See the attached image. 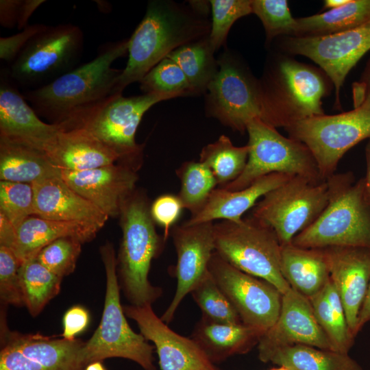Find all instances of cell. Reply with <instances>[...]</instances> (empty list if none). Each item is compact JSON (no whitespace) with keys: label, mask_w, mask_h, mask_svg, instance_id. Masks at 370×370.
Listing matches in <instances>:
<instances>
[{"label":"cell","mask_w":370,"mask_h":370,"mask_svg":"<svg viewBox=\"0 0 370 370\" xmlns=\"http://www.w3.org/2000/svg\"><path fill=\"white\" fill-rule=\"evenodd\" d=\"M214 52L207 36L178 47L167 58L180 67L196 95L207 91L217 72Z\"/></svg>","instance_id":"cell-33"},{"label":"cell","mask_w":370,"mask_h":370,"mask_svg":"<svg viewBox=\"0 0 370 370\" xmlns=\"http://www.w3.org/2000/svg\"><path fill=\"white\" fill-rule=\"evenodd\" d=\"M208 271L242 323L264 334L276 322L282 295L267 281L245 273L213 252Z\"/></svg>","instance_id":"cell-14"},{"label":"cell","mask_w":370,"mask_h":370,"mask_svg":"<svg viewBox=\"0 0 370 370\" xmlns=\"http://www.w3.org/2000/svg\"><path fill=\"white\" fill-rule=\"evenodd\" d=\"M183 209L179 197L169 193L160 195L150 205L152 219L164 230V241L171 234V231L178 221Z\"/></svg>","instance_id":"cell-44"},{"label":"cell","mask_w":370,"mask_h":370,"mask_svg":"<svg viewBox=\"0 0 370 370\" xmlns=\"http://www.w3.org/2000/svg\"><path fill=\"white\" fill-rule=\"evenodd\" d=\"M84 343L11 331L1 321L0 370H84Z\"/></svg>","instance_id":"cell-16"},{"label":"cell","mask_w":370,"mask_h":370,"mask_svg":"<svg viewBox=\"0 0 370 370\" xmlns=\"http://www.w3.org/2000/svg\"><path fill=\"white\" fill-rule=\"evenodd\" d=\"M349 0H325L323 1V9L332 10L341 7L347 3Z\"/></svg>","instance_id":"cell-52"},{"label":"cell","mask_w":370,"mask_h":370,"mask_svg":"<svg viewBox=\"0 0 370 370\" xmlns=\"http://www.w3.org/2000/svg\"><path fill=\"white\" fill-rule=\"evenodd\" d=\"M48 27L43 24H34L14 35L1 37L0 58L8 62H13L29 41Z\"/></svg>","instance_id":"cell-45"},{"label":"cell","mask_w":370,"mask_h":370,"mask_svg":"<svg viewBox=\"0 0 370 370\" xmlns=\"http://www.w3.org/2000/svg\"><path fill=\"white\" fill-rule=\"evenodd\" d=\"M366 173L362 177L364 194L367 201L370 204V138L365 147Z\"/></svg>","instance_id":"cell-51"},{"label":"cell","mask_w":370,"mask_h":370,"mask_svg":"<svg viewBox=\"0 0 370 370\" xmlns=\"http://www.w3.org/2000/svg\"><path fill=\"white\" fill-rule=\"evenodd\" d=\"M214 251L238 269L262 279L282 295L291 286L280 269L282 245L273 230L249 216L214 223Z\"/></svg>","instance_id":"cell-7"},{"label":"cell","mask_w":370,"mask_h":370,"mask_svg":"<svg viewBox=\"0 0 370 370\" xmlns=\"http://www.w3.org/2000/svg\"><path fill=\"white\" fill-rule=\"evenodd\" d=\"M0 213L16 228L34 215L32 184L0 181Z\"/></svg>","instance_id":"cell-40"},{"label":"cell","mask_w":370,"mask_h":370,"mask_svg":"<svg viewBox=\"0 0 370 370\" xmlns=\"http://www.w3.org/2000/svg\"><path fill=\"white\" fill-rule=\"evenodd\" d=\"M249 156L247 145L234 146L230 138L221 135L212 143L204 147L199 161L213 173L219 188H223L236 180L243 173Z\"/></svg>","instance_id":"cell-35"},{"label":"cell","mask_w":370,"mask_h":370,"mask_svg":"<svg viewBox=\"0 0 370 370\" xmlns=\"http://www.w3.org/2000/svg\"><path fill=\"white\" fill-rule=\"evenodd\" d=\"M84 370H107L102 361H95L88 364Z\"/></svg>","instance_id":"cell-53"},{"label":"cell","mask_w":370,"mask_h":370,"mask_svg":"<svg viewBox=\"0 0 370 370\" xmlns=\"http://www.w3.org/2000/svg\"><path fill=\"white\" fill-rule=\"evenodd\" d=\"M41 150L25 143L0 137V180L32 184L52 177H60Z\"/></svg>","instance_id":"cell-29"},{"label":"cell","mask_w":370,"mask_h":370,"mask_svg":"<svg viewBox=\"0 0 370 370\" xmlns=\"http://www.w3.org/2000/svg\"><path fill=\"white\" fill-rule=\"evenodd\" d=\"M21 264L10 248L0 245V297L4 304L25 306L19 278Z\"/></svg>","instance_id":"cell-43"},{"label":"cell","mask_w":370,"mask_h":370,"mask_svg":"<svg viewBox=\"0 0 370 370\" xmlns=\"http://www.w3.org/2000/svg\"><path fill=\"white\" fill-rule=\"evenodd\" d=\"M249 156L241 175L223 188L243 189L260 178L275 173L301 176L315 182L321 177L317 162L303 143L286 137L260 118L247 127Z\"/></svg>","instance_id":"cell-8"},{"label":"cell","mask_w":370,"mask_h":370,"mask_svg":"<svg viewBox=\"0 0 370 370\" xmlns=\"http://www.w3.org/2000/svg\"><path fill=\"white\" fill-rule=\"evenodd\" d=\"M202 317L227 323H242L234 308L210 273L190 292Z\"/></svg>","instance_id":"cell-37"},{"label":"cell","mask_w":370,"mask_h":370,"mask_svg":"<svg viewBox=\"0 0 370 370\" xmlns=\"http://www.w3.org/2000/svg\"><path fill=\"white\" fill-rule=\"evenodd\" d=\"M60 177L108 217H119L138 180L136 169L124 164L84 171L61 170Z\"/></svg>","instance_id":"cell-20"},{"label":"cell","mask_w":370,"mask_h":370,"mask_svg":"<svg viewBox=\"0 0 370 370\" xmlns=\"http://www.w3.org/2000/svg\"><path fill=\"white\" fill-rule=\"evenodd\" d=\"M288 370H363L348 354L305 345L277 348L265 358Z\"/></svg>","instance_id":"cell-30"},{"label":"cell","mask_w":370,"mask_h":370,"mask_svg":"<svg viewBox=\"0 0 370 370\" xmlns=\"http://www.w3.org/2000/svg\"><path fill=\"white\" fill-rule=\"evenodd\" d=\"M270 370H288V369H286V367H282V366H279L278 368H274V369H271Z\"/></svg>","instance_id":"cell-54"},{"label":"cell","mask_w":370,"mask_h":370,"mask_svg":"<svg viewBox=\"0 0 370 370\" xmlns=\"http://www.w3.org/2000/svg\"><path fill=\"white\" fill-rule=\"evenodd\" d=\"M61 170L84 171L114 164L120 153L80 127H65L42 150Z\"/></svg>","instance_id":"cell-23"},{"label":"cell","mask_w":370,"mask_h":370,"mask_svg":"<svg viewBox=\"0 0 370 370\" xmlns=\"http://www.w3.org/2000/svg\"><path fill=\"white\" fill-rule=\"evenodd\" d=\"M288 137L312 152L321 177L335 173L339 161L354 146L370 138V104L334 115L310 117L285 128Z\"/></svg>","instance_id":"cell-11"},{"label":"cell","mask_w":370,"mask_h":370,"mask_svg":"<svg viewBox=\"0 0 370 370\" xmlns=\"http://www.w3.org/2000/svg\"><path fill=\"white\" fill-rule=\"evenodd\" d=\"M212 22L208 36L214 51L225 42L232 25L240 18L252 14L251 0L210 1Z\"/></svg>","instance_id":"cell-39"},{"label":"cell","mask_w":370,"mask_h":370,"mask_svg":"<svg viewBox=\"0 0 370 370\" xmlns=\"http://www.w3.org/2000/svg\"><path fill=\"white\" fill-rule=\"evenodd\" d=\"M207 89V114L234 131L244 133L261 114L259 80L241 60L226 51Z\"/></svg>","instance_id":"cell-12"},{"label":"cell","mask_w":370,"mask_h":370,"mask_svg":"<svg viewBox=\"0 0 370 370\" xmlns=\"http://www.w3.org/2000/svg\"><path fill=\"white\" fill-rule=\"evenodd\" d=\"M258 80L260 119L275 128L325 114L323 99L334 88L321 69L282 54L271 57Z\"/></svg>","instance_id":"cell-3"},{"label":"cell","mask_w":370,"mask_h":370,"mask_svg":"<svg viewBox=\"0 0 370 370\" xmlns=\"http://www.w3.org/2000/svg\"><path fill=\"white\" fill-rule=\"evenodd\" d=\"M64 123H46L27 103L23 95L1 79L0 137L25 143L40 150L65 128Z\"/></svg>","instance_id":"cell-24"},{"label":"cell","mask_w":370,"mask_h":370,"mask_svg":"<svg viewBox=\"0 0 370 370\" xmlns=\"http://www.w3.org/2000/svg\"><path fill=\"white\" fill-rule=\"evenodd\" d=\"M285 52L304 56L319 66L332 82L335 106L341 109L340 91L347 75L370 50V20L340 33L320 36H286Z\"/></svg>","instance_id":"cell-15"},{"label":"cell","mask_w":370,"mask_h":370,"mask_svg":"<svg viewBox=\"0 0 370 370\" xmlns=\"http://www.w3.org/2000/svg\"><path fill=\"white\" fill-rule=\"evenodd\" d=\"M139 83L145 93L162 92L178 97L195 95L182 70L167 57L150 70Z\"/></svg>","instance_id":"cell-38"},{"label":"cell","mask_w":370,"mask_h":370,"mask_svg":"<svg viewBox=\"0 0 370 370\" xmlns=\"http://www.w3.org/2000/svg\"><path fill=\"white\" fill-rule=\"evenodd\" d=\"M328 198L326 180L315 182L293 176L263 196L250 216L271 228L282 246L291 243L318 219Z\"/></svg>","instance_id":"cell-10"},{"label":"cell","mask_w":370,"mask_h":370,"mask_svg":"<svg viewBox=\"0 0 370 370\" xmlns=\"http://www.w3.org/2000/svg\"><path fill=\"white\" fill-rule=\"evenodd\" d=\"M122 239L118 257L121 286L131 305H151L162 293L148 275L151 261L165 242L157 233L145 195L134 190L125 201L121 214Z\"/></svg>","instance_id":"cell-5"},{"label":"cell","mask_w":370,"mask_h":370,"mask_svg":"<svg viewBox=\"0 0 370 370\" xmlns=\"http://www.w3.org/2000/svg\"><path fill=\"white\" fill-rule=\"evenodd\" d=\"M323 249L330 279L342 301L348 327L355 338L358 319L370 282V249L328 247Z\"/></svg>","instance_id":"cell-21"},{"label":"cell","mask_w":370,"mask_h":370,"mask_svg":"<svg viewBox=\"0 0 370 370\" xmlns=\"http://www.w3.org/2000/svg\"><path fill=\"white\" fill-rule=\"evenodd\" d=\"M328 203L318 219L298 234L292 243L304 248L360 247L370 249V204L362 177L350 172L326 180Z\"/></svg>","instance_id":"cell-4"},{"label":"cell","mask_w":370,"mask_h":370,"mask_svg":"<svg viewBox=\"0 0 370 370\" xmlns=\"http://www.w3.org/2000/svg\"><path fill=\"white\" fill-rule=\"evenodd\" d=\"M82 244L81 241L74 237L60 238L42 248L36 258L49 270L63 278L74 271Z\"/></svg>","instance_id":"cell-42"},{"label":"cell","mask_w":370,"mask_h":370,"mask_svg":"<svg viewBox=\"0 0 370 370\" xmlns=\"http://www.w3.org/2000/svg\"><path fill=\"white\" fill-rule=\"evenodd\" d=\"M82 47L83 34L79 27L72 24L49 26L21 51L12 62L10 75L24 85L49 83L71 70Z\"/></svg>","instance_id":"cell-13"},{"label":"cell","mask_w":370,"mask_h":370,"mask_svg":"<svg viewBox=\"0 0 370 370\" xmlns=\"http://www.w3.org/2000/svg\"><path fill=\"white\" fill-rule=\"evenodd\" d=\"M293 345L334 351L315 318L308 298L291 287L282 295L276 322L259 340L258 357L264 362L274 349Z\"/></svg>","instance_id":"cell-18"},{"label":"cell","mask_w":370,"mask_h":370,"mask_svg":"<svg viewBox=\"0 0 370 370\" xmlns=\"http://www.w3.org/2000/svg\"><path fill=\"white\" fill-rule=\"evenodd\" d=\"M308 299L334 350L348 354L355 338L349 330L342 301L331 279L320 292Z\"/></svg>","instance_id":"cell-32"},{"label":"cell","mask_w":370,"mask_h":370,"mask_svg":"<svg viewBox=\"0 0 370 370\" xmlns=\"http://www.w3.org/2000/svg\"><path fill=\"white\" fill-rule=\"evenodd\" d=\"M262 333L242 323H227L201 316L191 338L213 362H219L236 354H245L258 345Z\"/></svg>","instance_id":"cell-27"},{"label":"cell","mask_w":370,"mask_h":370,"mask_svg":"<svg viewBox=\"0 0 370 370\" xmlns=\"http://www.w3.org/2000/svg\"><path fill=\"white\" fill-rule=\"evenodd\" d=\"M352 99L354 108L370 104V59L360 79L352 84Z\"/></svg>","instance_id":"cell-47"},{"label":"cell","mask_w":370,"mask_h":370,"mask_svg":"<svg viewBox=\"0 0 370 370\" xmlns=\"http://www.w3.org/2000/svg\"><path fill=\"white\" fill-rule=\"evenodd\" d=\"M370 20V0H349L340 8L296 18L293 36H320L345 32Z\"/></svg>","instance_id":"cell-31"},{"label":"cell","mask_w":370,"mask_h":370,"mask_svg":"<svg viewBox=\"0 0 370 370\" xmlns=\"http://www.w3.org/2000/svg\"><path fill=\"white\" fill-rule=\"evenodd\" d=\"M370 321V282L367 292L358 314L357 330L359 332Z\"/></svg>","instance_id":"cell-50"},{"label":"cell","mask_w":370,"mask_h":370,"mask_svg":"<svg viewBox=\"0 0 370 370\" xmlns=\"http://www.w3.org/2000/svg\"><path fill=\"white\" fill-rule=\"evenodd\" d=\"M251 8L263 25L267 42L279 36H294L296 18L286 0H251Z\"/></svg>","instance_id":"cell-41"},{"label":"cell","mask_w":370,"mask_h":370,"mask_svg":"<svg viewBox=\"0 0 370 370\" xmlns=\"http://www.w3.org/2000/svg\"><path fill=\"white\" fill-rule=\"evenodd\" d=\"M45 1L44 0H25L22 1L20 8L19 17L17 23L18 29L27 27L29 18L34 11Z\"/></svg>","instance_id":"cell-49"},{"label":"cell","mask_w":370,"mask_h":370,"mask_svg":"<svg viewBox=\"0 0 370 370\" xmlns=\"http://www.w3.org/2000/svg\"><path fill=\"white\" fill-rule=\"evenodd\" d=\"M34 215L47 219L103 226L108 217L58 177L32 184Z\"/></svg>","instance_id":"cell-22"},{"label":"cell","mask_w":370,"mask_h":370,"mask_svg":"<svg viewBox=\"0 0 370 370\" xmlns=\"http://www.w3.org/2000/svg\"><path fill=\"white\" fill-rule=\"evenodd\" d=\"M19 278L24 306L32 317L38 315L48 302L59 293L62 280L36 258L22 262Z\"/></svg>","instance_id":"cell-34"},{"label":"cell","mask_w":370,"mask_h":370,"mask_svg":"<svg viewBox=\"0 0 370 370\" xmlns=\"http://www.w3.org/2000/svg\"><path fill=\"white\" fill-rule=\"evenodd\" d=\"M99 230L88 224L30 216L16 228L10 249L22 263L36 258L42 248L60 238L74 237L84 243L92 241Z\"/></svg>","instance_id":"cell-26"},{"label":"cell","mask_w":370,"mask_h":370,"mask_svg":"<svg viewBox=\"0 0 370 370\" xmlns=\"http://www.w3.org/2000/svg\"><path fill=\"white\" fill-rule=\"evenodd\" d=\"M292 177L275 173L260 178L243 189L230 190L217 187L211 193L201 210L184 222L196 224L215 220L239 221L263 196Z\"/></svg>","instance_id":"cell-25"},{"label":"cell","mask_w":370,"mask_h":370,"mask_svg":"<svg viewBox=\"0 0 370 370\" xmlns=\"http://www.w3.org/2000/svg\"><path fill=\"white\" fill-rule=\"evenodd\" d=\"M21 0L0 1V23L5 27L17 26Z\"/></svg>","instance_id":"cell-48"},{"label":"cell","mask_w":370,"mask_h":370,"mask_svg":"<svg viewBox=\"0 0 370 370\" xmlns=\"http://www.w3.org/2000/svg\"><path fill=\"white\" fill-rule=\"evenodd\" d=\"M180 180L177 195L184 209L196 214L206 204L211 193L218 187L217 180L210 169L199 160L183 162L176 170Z\"/></svg>","instance_id":"cell-36"},{"label":"cell","mask_w":370,"mask_h":370,"mask_svg":"<svg viewBox=\"0 0 370 370\" xmlns=\"http://www.w3.org/2000/svg\"><path fill=\"white\" fill-rule=\"evenodd\" d=\"M177 255L174 276L177 286L174 297L160 317L169 323L183 299L209 273L208 265L214 251V223L175 225L171 231Z\"/></svg>","instance_id":"cell-17"},{"label":"cell","mask_w":370,"mask_h":370,"mask_svg":"<svg viewBox=\"0 0 370 370\" xmlns=\"http://www.w3.org/2000/svg\"><path fill=\"white\" fill-rule=\"evenodd\" d=\"M100 253L106 275L104 307L99 327L82 349L84 362L87 365L109 358H123L136 362L144 370H156L154 346L141 334L133 331L121 304L114 247L107 243L101 247Z\"/></svg>","instance_id":"cell-6"},{"label":"cell","mask_w":370,"mask_h":370,"mask_svg":"<svg viewBox=\"0 0 370 370\" xmlns=\"http://www.w3.org/2000/svg\"><path fill=\"white\" fill-rule=\"evenodd\" d=\"M178 97L176 95L147 92L125 97L114 93L69 123V127L87 130L122 156L125 164L136 169L142 146L136 143L138 127L145 112L155 104Z\"/></svg>","instance_id":"cell-9"},{"label":"cell","mask_w":370,"mask_h":370,"mask_svg":"<svg viewBox=\"0 0 370 370\" xmlns=\"http://www.w3.org/2000/svg\"><path fill=\"white\" fill-rule=\"evenodd\" d=\"M123 310L137 323L140 334L153 343L161 370H221L194 340L172 330L151 305L125 306Z\"/></svg>","instance_id":"cell-19"},{"label":"cell","mask_w":370,"mask_h":370,"mask_svg":"<svg viewBox=\"0 0 370 370\" xmlns=\"http://www.w3.org/2000/svg\"><path fill=\"white\" fill-rule=\"evenodd\" d=\"M280 269L291 287L308 299L320 292L330 280L323 249L304 248L292 243L282 245Z\"/></svg>","instance_id":"cell-28"},{"label":"cell","mask_w":370,"mask_h":370,"mask_svg":"<svg viewBox=\"0 0 370 370\" xmlns=\"http://www.w3.org/2000/svg\"><path fill=\"white\" fill-rule=\"evenodd\" d=\"M211 23L192 8L170 1L148 3L145 14L128 40L129 58L115 92L145 75L167 56L186 44L209 36Z\"/></svg>","instance_id":"cell-1"},{"label":"cell","mask_w":370,"mask_h":370,"mask_svg":"<svg viewBox=\"0 0 370 370\" xmlns=\"http://www.w3.org/2000/svg\"><path fill=\"white\" fill-rule=\"evenodd\" d=\"M90 323V314L82 306H73L64 313L62 319V338L74 340L87 328Z\"/></svg>","instance_id":"cell-46"},{"label":"cell","mask_w":370,"mask_h":370,"mask_svg":"<svg viewBox=\"0 0 370 370\" xmlns=\"http://www.w3.org/2000/svg\"><path fill=\"white\" fill-rule=\"evenodd\" d=\"M128 51V40L107 47L92 60L23 95L36 112L60 124L73 121L115 93L123 70L112 63Z\"/></svg>","instance_id":"cell-2"}]
</instances>
